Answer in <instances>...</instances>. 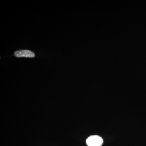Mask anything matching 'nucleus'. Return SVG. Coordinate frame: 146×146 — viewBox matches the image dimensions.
Instances as JSON below:
<instances>
[{
	"label": "nucleus",
	"mask_w": 146,
	"mask_h": 146,
	"mask_svg": "<svg viewBox=\"0 0 146 146\" xmlns=\"http://www.w3.org/2000/svg\"><path fill=\"white\" fill-rule=\"evenodd\" d=\"M14 54L16 57L34 58L35 57V54L34 53L29 50H20L15 52Z\"/></svg>",
	"instance_id": "f03ea898"
},
{
	"label": "nucleus",
	"mask_w": 146,
	"mask_h": 146,
	"mask_svg": "<svg viewBox=\"0 0 146 146\" xmlns=\"http://www.w3.org/2000/svg\"><path fill=\"white\" fill-rule=\"evenodd\" d=\"M103 143L102 138L98 135L89 136L86 140V144L88 146H101Z\"/></svg>",
	"instance_id": "f257e3e1"
}]
</instances>
